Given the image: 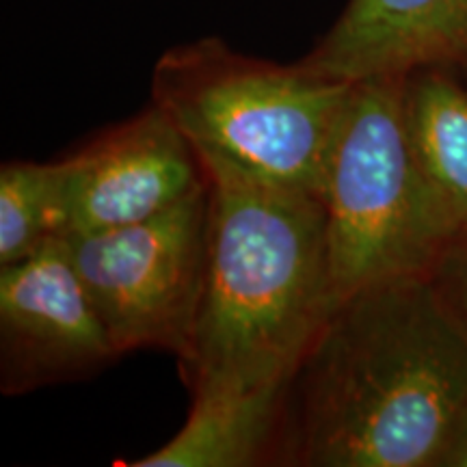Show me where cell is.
Masks as SVG:
<instances>
[{
  "label": "cell",
  "instance_id": "obj_9",
  "mask_svg": "<svg viewBox=\"0 0 467 467\" xmlns=\"http://www.w3.org/2000/svg\"><path fill=\"white\" fill-rule=\"evenodd\" d=\"M290 385L214 388L191 394L182 429L132 467H249L285 446Z\"/></svg>",
  "mask_w": 467,
  "mask_h": 467
},
{
  "label": "cell",
  "instance_id": "obj_3",
  "mask_svg": "<svg viewBox=\"0 0 467 467\" xmlns=\"http://www.w3.org/2000/svg\"><path fill=\"white\" fill-rule=\"evenodd\" d=\"M350 85L255 58L221 37L178 44L151 72L156 104L197 154L284 189L323 192Z\"/></svg>",
  "mask_w": 467,
  "mask_h": 467
},
{
  "label": "cell",
  "instance_id": "obj_11",
  "mask_svg": "<svg viewBox=\"0 0 467 467\" xmlns=\"http://www.w3.org/2000/svg\"><path fill=\"white\" fill-rule=\"evenodd\" d=\"M66 238L58 162H5L0 169V266Z\"/></svg>",
  "mask_w": 467,
  "mask_h": 467
},
{
  "label": "cell",
  "instance_id": "obj_5",
  "mask_svg": "<svg viewBox=\"0 0 467 467\" xmlns=\"http://www.w3.org/2000/svg\"><path fill=\"white\" fill-rule=\"evenodd\" d=\"M206 184L139 223L67 236L72 262L117 355L184 358L200 314L208 254Z\"/></svg>",
  "mask_w": 467,
  "mask_h": 467
},
{
  "label": "cell",
  "instance_id": "obj_4",
  "mask_svg": "<svg viewBox=\"0 0 467 467\" xmlns=\"http://www.w3.org/2000/svg\"><path fill=\"white\" fill-rule=\"evenodd\" d=\"M405 78L350 85L323 197L336 303L385 279L429 273L448 234L407 130Z\"/></svg>",
  "mask_w": 467,
  "mask_h": 467
},
{
  "label": "cell",
  "instance_id": "obj_2",
  "mask_svg": "<svg viewBox=\"0 0 467 467\" xmlns=\"http://www.w3.org/2000/svg\"><path fill=\"white\" fill-rule=\"evenodd\" d=\"M208 178L206 277L180 370L191 394L290 385L336 306L327 210L197 154Z\"/></svg>",
  "mask_w": 467,
  "mask_h": 467
},
{
  "label": "cell",
  "instance_id": "obj_8",
  "mask_svg": "<svg viewBox=\"0 0 467 467\" xmlns=\"http://www.w3.org/2000/svg\"><path fill=\"white\" fill-rule=\"evenodd\" d=\"M467 58V0H348L299 66L320 78H405Z\"/></svg>",
  "mask_w": 467,
  "mask_h": 467
},
{
  "label": "cell",
  "instance_id": "obj_12",
  "mask_svg": "<svg viewBox=\"0 0 467 467\" xmlns=\"http://www.w3.org/2000/svg\"><path fill=\"white\" fill-rule=\"evenodd\" d=\"M429 275L467 331V225L448 238Z\"/></svg>",
  "mask_w": 467,
  "mask_h": 467
},
{
  "label": "cell",
  "instance_id": "obj_13",
  "mask_svg": "<svg viewBox=\"0 0 467 467\" xmlns=\"http://www.w3.org/2000/svg\"><path fill=\"white\" fill-rule=\"evenodd\" d=\"M437 467H467V402L461 409L457 422H454L451 435Z\"/></svg>",
  "mask_w": 467,
  "mask_h": 467
},
{
  "label": "cell",
  "instance_id": "obj_6",
  "mask_svg": "<svg viewBox=\"0 0 467 467\" xmlns=\"http://www.w3.org/2000/svg\"><path fill=\"white\" fill-rule=\"evenodd\" d=\"M117 358L66 238H52L28 258L0 266L3 394L80 381Z\"/></svg>",
  "mask_w": 467,
  "mask_h": 467
},
{
  "label": "cell",
  "instance_id": "obj_7",
  "mask_svg": "<svg viewBox=\"0 0 467 467\" xmlns=\"http://www.w3.org/2000/svg\"><path fill=\"white\" fill-rule=\"evenodd\" d=\"M57 162L66 238L139 223L206 184L195 148L156 104Z\"/></svg>",
  "mask_w": 467,
  "mask_h": 467
},
{
  "label": "cell",
  "instance_id": "obj_10",
  "mask_svg": "<svg viewBox=\"0 0 467 467\" xmlns=\"http://www.w3.org/2000/svg\"><path fill=\"white\" fill-rule=\"evenodd\" d=\"M405 110L413 156L451 238L467 225V85L446 67L420 69L407 76Z\"/></svg>",
  "mask_w": 467,
  "mask_h": 467
},
{
  "label": "cell",
  "instance_id": "obj_1",
  "mask_svg": "<svg viewBox=\"0 0 467 467\" xmlns=\"http://www.w3.org/2000/svg\"><path fill=\"white\" fill-rule=\"evenodd\" d=\"M467 402V331L429 273L334 306L290 383L288 448L309 467H437Z\"/></svg>",
  "mask_w": 467,
  "mask_h": 467
}]
</instances>
